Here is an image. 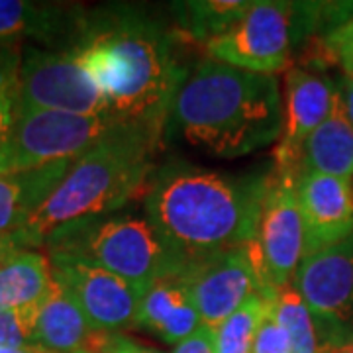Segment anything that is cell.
<instances>
[{"instance_id": "obj_1", "label": "cell", "mask_w": 353, "mask_h": 353, "mask_svg": "<svg viewBox=\"0 0 353 353\" xmlns=\"http://www.w3.org/2000/svg\"><path fill=\"white\" fill-rule=\"evenodd\" d=\"M71 50L112 118L163 134L171 104L189 75L163 24L130 6L94 10Z\"/></svg>"}, {"instance_id": "obj_2", "label": "cell", "mask_w": 353, "mask_h": 353, "mask_svg": "<svg viewBox=\"0 0 353 353\" xmlns=\"http://www.w3.org/2000/svg\"><path fill=\"white\" fill-rule=\"evenodd\" d=\"M269 176L167 167L145 190V218L187 267L253 248Z\"/></svg>"}, {"instance_id": "obj_3", "label": "cell", "mask_w": 353, "mask_h": 353, "mask_svg": "<svg viewBox=\"0 0 353 353\" xmlns=\"http://www.w3.org/2000/svg\"><path fill=\"white\" fill-rule=\"evenodd\" d=\"M169 118L202 152L222 159L243 157L281 138V83L277 75L243 71L208 57L183 81Z\"/></svg>"}, {"instance_id": "obj_4", "label": "cell", "mask_w": 353, "mask_h": 353, "mask_svg": "<svg viewBox=\"0 0 353 353\" xmlns=\"http://www.w3.org/2000/svg\"><path fill=\"white\" fill-rule=\"evenodd\" d=\"M159 134L120 124L75 159L61 183L18 234L26 250L41 248L55 230L90 216L112 214L145 189L153 173Z\"/></svg>"}, {"instance_id": "obj_5", "label": "cell", "mask_w": 353, "mask_h": 353, "mask_svg": "<svg viewBox=\"0 0 353 353\" xmlns=\"http://www.w3.org/2000/svg\"><path fill=\"white\" fill-rule=\"evenodd\" d=\"M352 16V2L253 0L240 22L208 41L204 50L210 59L230 67L277 75L292 67L296 50L306 39L320 30L330 34Z\"/></svg>"}, {"instance_id": "obj_6", "label": "cell", "mask_w": 353, "mask_h": 353, "mask_svg": "<svg viewBox=\"0 0 353 353\" xmlns=\"http://www.w3.org/2000/svg\"><path fill=\"white\" fill-rule=\"evenodd\" d=\"M50 257H71L101 267L138 289L181 275L187 265L148 218L130 214L90 216L50 234Z\"/></svg>"}, {"instance_id": "obj_7", "label": "cell", "mask_w": 353, "mask_h": 353, "mask_svg": "<svg viewBox=\"0 0 353 353\" xmlns=\"http://www.w3.org/2000/svg\"><path fill=\"white\" fill-rule=\"evenodd\" d=\"M120 124L110 114L81 116L53 110H18L8 132L6 175L75 161Z\"/></svg>"}, {"instance_id": "obj_8", "label": "cell", "mask_w": 353, "mask_h": 353, "mask_svg": "<svg viewBox=\"0 0 353 353\" xmlns=\"http://www.w3.org/2000/svg\"><path fill=\"white\" fill-rule=\"evenodd\" d=\"M296 183V173L273 169L257 226V238L252 248L263 296L269 299H275L279 290L292 285L294 273L303 261L304 228Z\"/></svg>"}, {"instance_id": "obj_9", "label": "cell", "mask_w": 353, "mask_h": 353, "mask_svg": "<svg viewBox=\"0 0 353 353\" xmlns=\"http://www.w3.org/2000/svg\"><path fill=\"white\" fill-rule=\"evenodd\" d=\"M292 287L314 314L322 350L353 338V230L341 240L304 255Z\"/></svg>"}, {"instance_id": "obj_10", "label": "cell", "mask_w": 353, "mask_h": 353, "mask_svg": "<svg viewBox=\"0 0 353 353\" xmlns=\"http://www.w3.org/2000/svg\"><path fill=\"white\" fill-rule=\"evenodd\" d=\"M20 110L104 116L108 106L75 51L28 48L20 63Z\"/></svg>"}, {"instance_id": "obj_11", "label": "cell", "mask_w": 353, "mask_h": 353, "mask_svg": "<svg viewBox=\"0 0 353 353\" xmlns=\"http://www.w3.org/2000/svg\"><path fill=\"white\" fill-rule=\"evenodd\" d=\"M50 263L53 279L75 299L94 332L118 334L136 330L145 290L79 259L50 257Z\"/></svg>"}, {"instance_id": "obj_12", "label": "cell", "mask_w": 353, "mask_h": 353, "mask_svg": "<svg viewBox=\"0 0 353 353\" xmlns=\"http://www.w3.org/2000/svg\"><path fill=\"white\" fill-rule=\"evenodd\" d=\"M181 277L189 287L202 324L208 328L220 326L253 294H263L252 248H238L202 259L189 265Z\"/></svg>"}, {"instance_id": "obj_13", "label": "cell", "mask_w": 353, "mask_h": 353, "mask_svg": "<svg viewBox=\"0 0 353 353\" xmlns=\"http://www.w3.org/2000/svg\"><path fill=\"white\" fill-rule=\"evenodd\" d=\"M338 87L324 73L290 67L285 73L283 132L275 150V169L301 175L304 143L332 112Z\"/></svg>"}, {"instance_id": "obj_14", "label": "cell", "mask_w": 353, "mask_h": 353, "mask_svg": "<svg viewBox=\"0 0 353 353\" xmlns=\"http://www.w3.org/2000/svg\"><path fill=\"white\" fill-rule=\"evenodd\" d=\"M296 196L303 216L304 255L341 240L353 230L352 179L301 173Z\"/></svg>"}, {"instance_id": "obj_15", "label": "cell", "mask_w": 353, "mask_h": 353, "mask_svg": "<svg viewBox=\"0 0 353 353\" xmlns=\"http://www.w3.org/2000/svg\"><path fill=\"white\" fill-rule=\"evenodd\" d=\"M88 12L77 4L0 0V41L36 39L50 50H71L85 32Z\"/></svg>"}, {"instance_id": "obj_16", "label": "cell", "mask_w": 353, "mask_h": 353, "mask_svg": "<svg viewBox=\"0 0 353 353\" xmlns=\"http://www.w3.org/2000/svg\"><path fill=\"white\" fill-rule=\"evenodd\" d=\"M204 326L181 275L150 285L139 304L136 330L150 332L169 345H179Z\"/></svg>"}, {"instance_id": "obj_17", "label": "cell", "mask_w": 353, "mask_h": 353, "mask_svg": "<svg viewBox=\"0 0 353 353\" xmlns=\"http://www.w3.org/2000/svg\"><path fill=\"white\" fill-rule=\"evenodd\" d=\"M75 299L55 281V287L41 304L34 330V345L50 353L92 352L101 340Z\"/></svg>"}, {"instance_id": "obj_18", "label": "cell", "mask_w": 353, "mask_h": 353, "mask_svg": "<svg viewBox=\"0 0 353 353\" xmlns=\"http://www.w3.org/2000/svg\"><path fill=\"white\" fill-rule=\"evenodd\" d=\"M73 161L0 175V234L20 232L32 214L61 183Z\"/></svg>"}, {"instance_id": "obj_19", "label": "cell", "mask_w": 353, "mask_h": 353, "mask_svg": "<svg viewBox=\"0 0 353 353\" xmlns=\"http://www.w3.org/2000/svg\"><path fill=\"white\" fill-rule=\"evenodd\" d=\"M308 171L353 181V124L343 108L340 92L328 118L304 143L301 173Z\"/></svg>"}, {"instance_id": "obj_20", "label": "cell", "mask_w": 353, "mask_h": 353, "mask_svg": "<svg viewBox=\"0 0 353 353\" xmlns=\"http://www.w3.org/2000/svg\"><path fill=\"white\" fill-rule=\"evenodd\" d=\"M55 287L50 257L18 250L0 267V310L39 308Z\"/></svg>"}, {"instance_id": "obj_21", "label": "cell", "mask_w": 353, "mask_h": 353, "mask_svg": "<svg viewBox=\"0 0 353 353\" xmlns=\"http://www.w3.org/2000/svg\"><path fill=\"white\" fill-rule=\"evenodd\" d=\"M252 4L253 0H183L171 4V14L190 39L206 46L238 24Z\"/></svg>"}, {"instance_id": "obj_22", "label": "cell", "mask_w": 353, "mask_h": 353, "mask_svg": "<svg viewBox=\"0 0 353 353\" xmlns=\"http://www.w3.org/2000/svg\"><path fill=\"white\" fill-rule=\"evenodd\" d=\"M271 314L279 328L289 338L290 353H320L322 352V336L310 306L304 303L301 292L292 285L279 290Z\"/></svg>"}, {"instance_id": "obj_23", "label": "cell", "mask_w": 353, "mask_h": 353, "mask_svg": "<svg viewBox=\"0 0 353 353\" xmlns=\"http://www.w3.org/2000/svg\"><path fill=\"white\" fill-rule=\"evenodd\" d=\"M273 301L275 299L257 292L240 310L228 316L220 326L212 328L216 353H252L255 338L263 326L265 318L271 312Z\"/></svg>"}, {"instance_id": "obj_24", "label": "cell", "mask_w": 353, "mask_h": 353, "mask_svg": "<svg viewBox=\"0 0 353 353\" xmlns=\"http://www.w3.org/2000/svg\"><path fill=\"white\" fill-rule=\"evenodd\" d=\"M20 43L0 41V134H8L20 110Z\"/></svg>"}, {"instance_id": "obj_25", "label": "cell", "mask_w": 353, "mask_h": 353, "mask_svg": "<svg viewBox=\"0 0 353 353\" xmlns=\"http://www.w3.org/2000/svg\"><path fill=\"white\" fill-rule=\"evenodd\" d=\"M39 308L0 310V350L34 345V330Z\"/></svg>"}, {"instance_id": "obj_26", "label": "cell", "mask_w": 353, "mask_h": 353, "mask_svg": "<svg viewBox=\"0 0 353 353\" xmlns=\"http://www.w3.org/2000/svg\"><path fill=\"white\" fill-rule=\"evenodd\" d=\"M322 39V48L326 55L334 63L340 65L343 75L353 77V16L338 28H334Z\"/></svg>"}, {"instance_id": "obj_27", "label": "cell", "mask_w": 353, "mask_h": 353, "mask_svg": "<svg viewBox=\"0 0 353 353\" xmlns=\"http://www.w3.org/2000/svg\"><path fill=\"white\" fill-rule=\"evenodd\" d=\"M252 353H290L289 338L285 336V332L279 328L273 314L265 318L263 326L259 330L255 343H253Z\"/></svg>"}, {"instance_id": "obj_28", "label": "cell", "mask_w": 353, "mask_h": 353, "mask_svg": "<svg viewBox=\"0 0 353 353\" xmlns=\"http://www.w3.org/2000/svg\"><path fill=\"white\" fill-rule=\"evenodd\" d=\"M173 353H216L214 340H212V328L201 326L192 336L175 345Z\"/></svg>"}, {"instance_id": "obj_29", "label": "cell", "mask_w": 353, "mask_h": 353, "mask_svg": "<svg viewBox=\"0 0 353 353\" xmlns=\"http://www.w3.org/2000/svg\"><path fill=\"white\" fill-rule=\"evenodd\" d=\"M108 350L112 353H163L159 350H153L148 345H141L138 341L124 338L120 334H112L110 340H108Z\"/></svg>"}, {"instance_id": "obj_30", "label": "cell", "mask_w": 353, "mask_h": 353, "mask_svg": "<svg viewBox=\"0 0 353 353\" xmlns=\"http://www.w3.org/2000/svg\"><path fill=\"white\" fill-rule=\"evenodd\" d=\"M18 250H26L24 241L20 238L18 232H10V234H0V267L4 265V261L16 253Z\"/></svg>"}, {"instance_id": "obj_31", "label": "cell", "mask_w": 353, "mask_h": 353, "mask_svg": "<svg viewBox=\"0 0 353 353\" xmlns=\"http://www.w3.org/2000/svg\"><path fill=\"white\" fill-rule=\"evenodd\" d=\"M336 87L340 92V99L343 102V108L347 112V118L353 124V77L352 75H341L336 81Z\"/></svg>"}, {"instance_id": "obj_32", "label": "cell", "mask_w": 353, "mask_h": 353, "mask_svg": "<svg viewBox=\"0 0 353 353\" xmlns=\"http://www.w3.org/2000/svg\"><path fill=\"white\" fill-rule=\"evenodd\" d=\"M8 165V134H0V175H6Z\"/></svg>"}, {"instance_id": "obj_33", "label": "cell", "mask_w": 353, "mask_h": 353, "mask_svg": "<svg viewBox=\"0 0 353 353\" xmlns=\"http://www.w3.org/2000/svg\"><path fill=\"white\" fill-rule=\"evenodd\" d=\"M320 353H353V338L352 340L343 341L340 345H332V347H326Z\"/></svg>"}, {"instance_id": "obj_34", "label": "cell", "mask_w": 353, "mask_h": 353, "mask_svg": "<svg viewBox=\"0 0 353 353\" xmlns=\"http://www.w3.org/2000/svg\"><path fill=\"white\" fill-rule=\"evenodd\" d=\"M0 353H50L36 345H28V347H14V350H0Z\"/></svg>"}, {"instance_id": "obj_35", "label": "cell", "mask_w": 353, "mask_h": 353, "mask_svg": "<svg viewBox=\"0 0 353 353\" xmlns=\"http://www.w3.org/2000/svg\"><path fill=\"white\" fill-rule=\"evenodd\" d=\"M110 336H112V334H108V336H106V340H104V343L101 345V350H99L97 353H112L110 350H108V340H110Z\"/></svg>"}, {"instance_id": "obj_36", "label": "cell", "mask_w": 353, "mask_h": 353, "mask_svg": "<svg viewBox=\"0 0 353 353\" xmlns=\"http://www.w3.org/2000/svg\"><path fill=\"white\" fill-rule=\"evenodd\" d=\"M77 353H88V352H77Z\"/></svg>"}]
</instances>
